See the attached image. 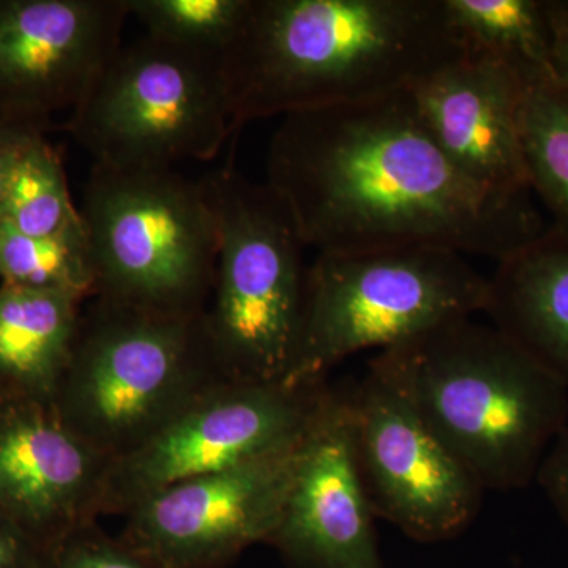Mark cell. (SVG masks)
<instances>
[{
	"label": "cell",
	"mask_w": 568,
	"mask_h": 568,
	"mask_svg": "<svg viewBox=\"0 0 568 568\" xmlns=\"http://www.w3.org/2000/svg\"><path fill=\"white\" fill-rule=\"evenodd\" d=\"M410 93L437 145L470 182L508 200L532 196L523 138L526 78L515 67L467 50Z\"/></svg>",
	"instance_id": "9a60e30c"
},
{
	"label": "cell",
	"mask_w": 568,
	"mask_h": 568,
	"mask_svg": "<svg viewBox=\"0 0 568 568\" xmlns=\"http://www.w3.org/2000/svg\"><path fill=\"white\" fill-rule=\"evenodd\" d=\"M44 551L0 515V568H43Z\"/></svg>",
	"instance_id": "4316f807"
},
{
	"label": "cell",
	"mask_w": 568,
	"mask_h": 568,
	"mask_svg": "<svg viewBox=\"0 0 568 568\" xmlns=\"http://www.w3.org/2000/svg\"><path fill=\"white\" fill-rule=\"evenodd\" d=\"M268 544L287 568H383L355 455L351 394L325 392Z\"/></svg>",
	"instance_id": "4fadbf2b"
},
{
	"label": "cell",
	"mask_w": 568,
	"mask_h": 568,
	"mask_svg": "<svg viewBox=\"0 0 568 568\" xmlns=\"http://www.w3.org/2000/svg\"><path fill=\"white\" fill-rule=\"evenodd\" d=\"M489 280L446 248L317 253L306 275L301 346L284 386H308L349 355L399 345L484 313Z\"/></svg>",
	"instance_id": "52a82bcc"
},
{
	"label": "cell",
	"mask_w": 568,
	"mask_h": 568,
	"mask_svg": "<svg viewBox=\"0 0 568 568\" xmlns=\"http://www.w3.org/2000/svg\"><path fill=\"white\" fill-rule=\"evenodd\" d=\"M0 282L80 302L95 297L88 235L33 237L0 224Z\"/></svg>",
	"instance_id": "44dd1931"
},
{
	"label": "cell",
	"mask_w": 568,
	"mask_h": 568,
	"mask_svg": "<svg viewBox=\"0 0 568 568\" xmlns=\"http://www.w3.org/2000/svg\"><path fill=\"white\" fill-rule=\"evenodd\" d=\"M481 488L528 487L568 425V387L496 327L450 321L379 351Z\"/></svg>",
	"instance_id": "3957f363"
},
{
	"label": "cell",
	"mask_w": 568,
	"mask_h": 568,
	"mask_svg": "<svg viewBox=\"0 0 568 568\" xmlns=\"http://www.w3.org/2000/svg\"><path fill=\"white\" fill-rule=\"evenodd\" d=\"M125 0H0V112L47 126L121 50Z\"/></svg>",
	"instance_id": "7c38bea8"
},
{
	"label": "cell",
	"mask_w": 568,
	"mask_h": 568,
	"mask_svg": "<svg viewBox=\"0 0 568 568\" xmlns=\"http://www.w3.org/2000/svg\"><path fill=\"white\" fill-rule=\"evenodd\" d=\"M2 223L33 237L85 233L61 155L44 132L32 134L14 160Z\"/></svg>",
	"instance_id": "d6986e66"
},
{
	"label": "cell",
	"mask_w": 568,
	"mask_h": 568,
	"mask_svg": "<svg viewBox=\"0 0 568 568\" xmlns=\"http://www.w3.org/2000/svg\"><path fill=\"white\" fill-rule=\"evenodd\" d=\"M265 183L317 253L428 246L499 263L549 226L530 197L470 182L426 129L410 89L284 115Z\"/></svg>",
	"instance_id": "6da1fadb"
},
{
	"label": "cell",
	"mask_w": 568,
	"mask_h": 568,
	"mask_svg": "<svg viewBox=\"0 0 568 568\" xmlns=\"http://www.w3.org/2000/svg\"><path fill=\"white\" fill-rule=\"evenodd\" d=\"M65 130L99 166L209 162L237 133L222 58L151 36L122 44Z\"/></svg>",
	"instance_id": "ba28073f"
},
{
	"label": "cell",
	"mask_w": 568,
	"mask_h": 568,
	"mask_svg": "<svg viewBox=\"0 0 568 568\" xmlns=\"http://www.w3.org/2000/svg\"><path fill=\"white\" fill-rule=\"evenodd\" d=\"M43 568H164L111 537L95 523L82 526L44 551Z\"/></svg>",
	"instance_id": "603a6c76"
},
{
	"label": "cell",
	"mask_w": 568,
	"mask_h": 568,
	"mask_svg": "<svg viewBox=\"0 0 568 568\" xmlns=\"http://www.w3.org/2000/svg\"><path fill=\"white\" fill-rule=\"evenodd\" d=\"M110 466L54 407L0 395V515L43 551L102 517Z\"/></svg>",
	"instance_id": "5bb4252c"
},
{
	"label": "cell",
	"mask_w": 568,
	"mask_h": 568,
	"mask_svg": "<svg viewBox=\"0 0 568 568\" xmlns=\"http://www.w3.org/2000/svg\"><path fill=\"white\" fill-rule=\"evenodd\" d=\"M80 212L95 298L156 315H203L219 230L200 179L93 164Z\"/></svg>",
	"instance_id": "8992f818"
},
{
	"label": "cell",
	"mask_w": 568,
	"mask_h": 568,
	"mask_svg": "<svg viewBox=\"0 0 568 568\" xmlns=\"http://www.w3.org/2000/svg\"><path fill=\"white\" fill-rule=\"evenodd\" d=\"M351 403L358 473L375 517L418 541L462 534L477 517L485 489L429 429L383 354Z\"/></svg>",
	"instance_id": "30bf717a"
},
{
	"label": "cell",
	"mask_w": 568,
	"mask_h": 568,
	"mask_svg": "<svg viewBox=\"0 0 568 568\" xmlns=\"http://www.w3.org/2000/svg\"><path fill=\"white\" fill-rule=\"evenodd\" d=\"M551 77L568 88V0H545Z\"/></svg>",
	"instance_id": "484cf974"
},
{
	"label": "cell",
	"mask_w": 568,
	"mask_h": 568,
	"mask_svg": "<svg viewBox=\"0 0 568 568\" xmlns=\"http://www.w3.org/2000/svg\"><path fill=\"white\" fill-rule=\"evenodd\" d=\"M484 313L568 387V235L549 224L500 260Z\"/></svg>",
	"instance_id": "2e32d148"
},
{
	"label": "cell",
	"mask_w": 568,
	"mask_h": 568,
	"mask_svg": "<svg viewBox=\"0 0 568 568\" xmlns=\"http://www.w3.org/2000/svg\"><path fill=\"white\" fill-rule=\"evenodd\" d=\"M69 295L0 284V395L52 406L81 320Z\"/></svg>",
	"instance_id": "e0dca14e"
},
{
	"label": "cell",
	"mask_w": 568,
	"mask_h": 568,
	"mask_svg": "<svg viewBox=\"0 0 568 568\" xmlns=\"http://www.w3.org/2000/svg\"><path fill=\"white\" fill-rule=\"evenodd\" d=\"M328 390L220 381L125 457L111 462L100 515H126L181 481L282 454L304 439Z\"/></svg>",
	"instance_id": "9c48e42d"
},
{
	"label": "cell",
	"mask_w": 568,
	"mask_h": 568,
	"mask_svg": "<svg viewBox=\"0 0 568 568\" xmlns=\"http://www.w3.org/2000/svg\"><path fill=\"white\" fill-rule=\"evenodd\" d=\"M523 138L532 194L568 235V88L555 78L526 80Z\"/></svg>",
	"instance_id": "ffe728a7"
},
{
	"label": "cell",
	"mask_w": 568,
	"mask_h": 568,
	"mask_svg": "<svg viewBox=\"0 0 568 568\" xmlns=\"http://www.w3.org/2000/svg\"><path fill=\"white\" fill-rule=\"evenodd\" d=\"M47 126L39 123L21 121L0 112V224L3 222L7 183H9L14 160L32 134L47 132Z\"/></svg>",
	"instance_id": "d4e9b609"
},
{
	"label": "cell",
	"mask_w": 568,
	"mask_h": 568,
	"mask_svg": "<svg viewBox=\"0 0 568 568\" xmlns=\"http://www.w3.org/2000/svg\"><path fill=\"white\" fill-rule=\"evenodd\" d=\"M466 52L446 0H252L222 62L239 132L409 91Z\"/></svg>",
	"instance_id": "7a4b0ae2"
},
{
	"label": "cell",
	"mask_w": 568,
	"mask_h": 568,
	"mask_svg": "<svg viewBox=\"0 0 568 568\" xmlns=\"http://www.w3.org/2000/svg\"><path fill=\"white\" fill-rule=\"evenodd\" d=\"M219 230L212 304L204 328L224 381L284 384L304 328L306 245L290 209L267 183L233 164L200 179Z\"/></svg>",
	"instance_id": "277c9868"
},
{
	"label": "cell",
	"mask_w": 568,
	"mask_h": 568,
	"mask_svg": "<svg viewBox=\"0 0 568 568\" xmlns=\"http://www.w3.org/2000/svg\"><path fill=\"white\" fill-rule=\"evenodd\" d=\"M145 36L223 58L248 17L252 0H125Z\"/></svg>",
	"instance_id": "7402d4cb"
},
{
	"label": "cell",
	"mask_w": 568,
	"mask_h": 568,
	"mask_svg": "<svg viewBox=\"0 0 568 568\" xmlns=\"http://www.w3.org/2000/svg\"><path fill=\"white\" fill-rule=\"evenodd\" d=\"M549 503L568 526V425L549 448L537 474Z\"/></svg>",
	"instance_id": "cb8c5ba5"
},
{
	"label": "cell",
	"mask_w": 568,
	"mask_h": 568,
	"mask_svg": "<svg viewBox=\"0 0 568 568\" xmlns=\"http://www.w3.org/2000/svg\"><path fill=\"white\" fill-rule=\"evenodd\" d=\"M220 381L204 313L156 315L93 297L52 407L74 435L114 462Z\"/></svg>",
	"instance_id": "5b68a950"
},
{
	"label": "cell",
	"mask_w": 568,
	"mask_h": 568,
	"mask_svg": "<svg viewBox=\"0 0 568 568\" xmlns=\"http://www.w3.org/2000/svg\"><path fill=\"white\" fill-rule=\"evenodd\" d=\"M301 443L155 493L125 515L119 537L164 568L227 566L246 548L271 540Z\"/></svg>",
	"instance_id": "8fae6325"
},
{
	"label": "cell",
	"mask_w": 568,
	"mask_h": 568,
	"mask_svg": "<svg viewBox=\"0 0 568 568\" xmlns=\"http://www.w3.org/2000/svg\"><path fill=\"white\" fill-rule=\"evenodd\" d=\"M467 50L488 52L526 78L551 77L545 0H446Z\"/></svg>",
	"instance_id": "ac0fdd59"
}]
</instances>
